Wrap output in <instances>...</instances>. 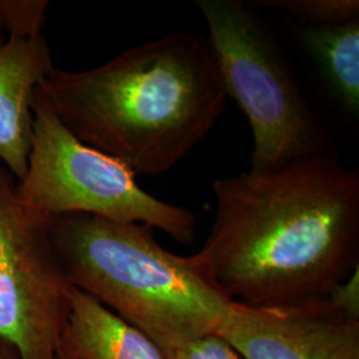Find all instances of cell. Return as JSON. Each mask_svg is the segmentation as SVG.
<instances>
[{"label": "cell", "instance_id": "4fadbf2b", "mask_svg": "<svg viewBox=\"0 0 359 359\" xmlns=\"http://www.w3.org/2000/svg\"><path fill=\"white\" fill-rule=\"evenodd\" d=\"M163 353L165 359H240L233 347L217 333L208 334Z\"/></svg>", "mask_w": 359, "mask_h": 359}, {"label": "cell", "instance_id": "5b68a950", "mask_svg": "<svg viewBox=\"0 0 359 359\" xmlns=\"http://www.w3.org/2000/svg\"><path fill=\"white\" fill-rule=\"evenodd\" d=\"M32 144L20 201L52 217L86 215L160 229L179 244L196 237V216L145 192L136 175L114 157L76 139L35 92Z\"/></svg>", "mask_w": 359, "mask_h": 359}, {"label": "cell", "instance_id": "52a82bcc", "mask_svg": "<svg viewBox=\"0 0 359 359\" xmlns=\"http://www.w3.org/2000/svg\"><path fill=\"white\" fill-rule=\"evenodd\" d=\"M216 333L245 359H359V321L326 298L280 308L231 302Z\"/></svg>", "mask_w": 359, "mask_h": 359}, {"label": "cell", "instance_id": "5bb4252c", "mask_svg": "<svg viewBox=\"0 0 359 359\" xmlns=\"http://www.w3.org/2000/svg\"><path fill=\"white\" fill-rule=\"evenodd\" d=\"M326 299L350 320L359 321V268L335 285Z\"/></svg>", "mask_w": 359, "mask_h": 359}, {"label": "cell", "instance_id": "7a4b0ae2", "mask_svg": "<svg viewBox=\"0 0 359 359\" xmlns=\"http://www.w3.org/2000/svg\"><path fill=\"white\" fill-rule=\"evenodd\" d=\"M69 132L135 175L176 167L215 127L226 92L208 38L172 32L36 90Z\"/></svg>", "mask_w": 359, "mask_h": 359}, {"label": "cell", "instance_id": "8fae6325", "mask_svg": "<svg viewBox=\"0 0 359 359\" xmlns=\"http://www.w3.org/2000/svg\"><path fill=\"white\" fill-rule=\"evenodd\" d=\"M253 8L283 11L289 20L306 26H334L359 20L358 0H255Z\"/></svg>", "mask_w": 359, "mask_h": 359}, {"label": "cell", "instance_id": "277c9868", "mask_svg": "<svg viewBox=\"0 0 359 359\" xmlns=\"http://www.w3.org/2000/svg\"><path fill=\"white\" fill-rule=\"evenodd\" d=\"M226 96L253 132L250 169L283 167L334 152L329 129L302 90L289 57L246 1L197 0Z\"/></svg>", "mask_w": 359, "mask_h": 359}, {"label": "cell", "instance_id": "2e32d148", "mask_svg": "<svg viewBox=\"0 0 359 359\" xmlns=\"http://www.w3.org/2000/svg\"><path fill=\"white\" fill-rule=\"evenodd\" d=\"M0 31H3V25H1V20H0Z\"/></svg>", "mask_w": 359, "mask_h": 359}, {"label": "cell", "instance_id": "ba28073f", "mask_svg": "<svg viewBox=\"0 0 359 359\" xmlns=\"http://www.w3.org/2000/svg\"><path fill=\"white\" fill-rule=\"evenodd\" d=\"M53 68L44 35L0 36V164L18 181L26 176L35 92Z\"/></svg>", "mask_w": 359, "mask_h": 359}, {"label": "cell", "instance_id": "6da1fadb", "mask_svg": "<svg viewBox=\"0 0 359 359\" xmlns=\"http://www.w3.org/2000/svg\"><path fill=\"white\" fill-rule=\"evenodd\" d=\"M216 216L194 265L233 302L325 299L359 268V169L335 151L213 182Z\"/></svg>", "mask_w": 359, "mask_h": 359}, {"label": "cell", "instance_id": "9a60e30c", "mask_svg": "<svg viewBox=\"0 0 359 359\" xmlns=\"http://www.w3.org/2000/svg\"><path fill=\"white\" fill-rule=\"evenodd\" d=\"M0 359H20L16 350L1 338H0Z\"/></svg>", "mask_w": 359, "mask_h": 359}, {"label": "cell", "instance_id": "8992f818", "mask_svg": "<svg viewBox=\"0 0 359 359\" xmlns=\"http://www.w3.org/2000/svg\"><path fill=\"white\" fill-rule=\"evenodd\" d=\"M15 187L0 164V338L20 359H56L74 286L52 244V216Z\"/></svg>", "mask_w": 359, "mask_h": 359}, {"label": "cell", "instance_id": "30bf717a", "mask_svg": "<svg viewBox=\"0 0 359 359\" xmlns=\"http://www.w3.org/2000/svg\"><path fill=\"white\" fill-rule=\"evenodd\" d=\"M57 355L67 359H165L151 338L76 287L71 292Z\"/></svg>", "mask_w": 359, "mask_h": 359}, {"label": "cell", "instance_id": "7c38bea8", "mask_svg": "<svg viewBox=\"0 0 359 359\" xmlns=\"http://www.w3.org/2000/svg\"><path fill=\"white\" fill-rule=\"evenodd\" d=\"M47 8V0H0L3 31L15 38L41 36Z\"/></svg>", "mask_w": 359, "mask_h": 359}, {"label": "cell", "instance_id": "e0dca14e", "mask_svg": "<svg viewBox=\"0 0 359 359\" xmlns=\"http://www.w3.org/2000/svg\"><path fill=\"white\" fill-rule=\"evenodd\" d=\"M56 359H67V358H63V357H59V355H57V358Z\"/></svg>", "mask_w": 359, "mask_h": 359}, {"label": "cell", "instance_id": "3957f363", "mask_svg": "<svg viewBox=\"0 0 359 359\" xmlns=\"http://www.w3.org/2000/svg\"><path fill=\"white\" fill-rule=\"evenodd\" d=\"M51 238L71 285L163 351L216 333L233 302L145 225L65 215L52 217Z\"/></svg>", "mask_w": 359, "mask_h": 359}, {"label": "cell", "instance_id": "9c48e42d", "mask_svg": "<svg viewBox=\"0 0 359 359\" xmlns=\"http://www.w3.org/2000/svg\"><path fill=\"white\" fill-rule=\"evenodd\" d=\"M285 32L325 109L348 128L359 126V20L306 26L289 20Z\"/></svg>", "mask_w": 359, "mask_h": 359}]
</instances>
